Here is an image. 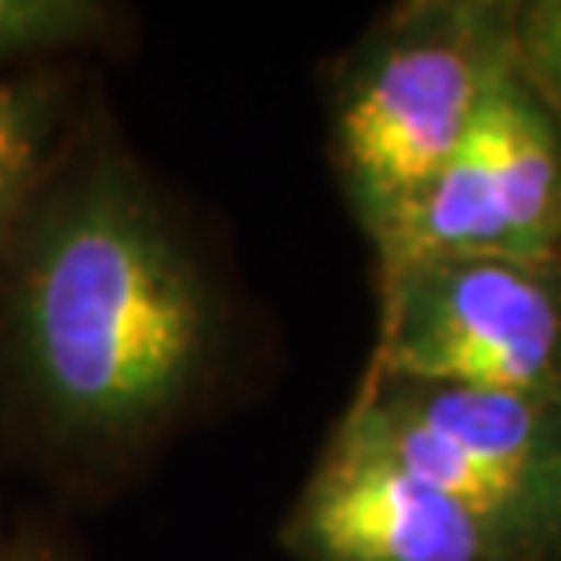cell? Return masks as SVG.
Returning a JSON list of instances; mask_svg holds the SVG:
<instances>
[{
	"label": "cell",
	"instance_id": "cell-9",
	"mask_svg": "<svg viewBox=\"0 0 561 561\" xmlns=\"http://www.w3.org/2000/svg\"><path fill=\"white\" fill-rule=\"evenodd\" d=\"M41 125L30 95L0 84V230L15 216L37 168Z\"/></svg>",
	"mask_w": 561,
	"mask_h": 561
},
{
	"label": "cell",
	"instance_id": "cell-2",
	"mask_svg": "<svg viewBox=\"0 0 561 561\" xmlns=\"http://www.w3.org/2000/svg\"><path fill=\"white\" fill-rule=\"evenodd\" d=\"M511 15L514 0H412L387 11L343 62L332 161L373 244L420 205L514 70Z\"/></svg>",
	"mask_w": 561,
	"mask_h": 561
},
{
	"label": "cell",
	"instance_id": "cell-10",
	"mask_svg": "<svg viewBox=\"0 0 561 561\" xmlns=\"http://www.w3.org/2000/svg\"><path fill=\"white\" fill-rule=\"evenodd\" d=\"M4 561H55L51 554L37 551V547H19V551H11Z\"/></svg>",
	"mask_w": 561,
	"mask_h": 561
},
{
	"label": "cell",
	"instance_id": "cell-8",
	"mask_svg": "<svg viewBox=\"0 0 561 561\" xmlns=\"http://www.w3.org/2000/svg\"><path fill=\"white\" fill-rule=\"evenodd\" d=\"M514 70L561 131V0H514Z\"/></svg>",
	"mask_w": 561,
	"mask_h": 561
},
{
	"label": "cell",
	"instance_id": "cell-4",
	"mask_svg": "<svg viewBox=\"0 0 561 561\" xmlns=\"http://www.w3.org/2000/svg\"><path fill=\"white\" fill-rule=\"evenodd\" d=\"M365 379L503 390L561 409V255H456L379 280Z\"/></svg>",
	"mask_w": 561,
	"mask_h": 561
},
{
	"label": "cell",
	"instance_id": "cell-3",
	"mask_svg": "<svg viewBox=\"0 0 561 561\" xmlns=\"http://www.w3.org/2000/svg\"><path fill=\"white\" fill-rule=\"evenodd\" d=\"M340 431L463 503L533 561H561V409L503 390L365 379Z\"/></svg>",
	"mask_w": 561,
	"mask_h": 561
},
{
	"label": "cell",
	"instance_id": "cell-5",
	"mask_svg": "<svg viewBox=\"0 0 561 561\" xmlns=\"http://www.w3.org/2000/svg\"><path fill=\"white\" fill-rule=\"evenodd\" d=\"M456 255H561V131L511 70L405 222L376 244L379 280Z\"/></svg>",
	"mask_w": 561,
	"mask_h": 561
},
{
	"label": "cell",
	"instance_id": "cell-6",
	"mask_svg": "<svg viewBox=\"0 0 561 561\" xmlns=\"http://www.w3.org/2000/svg\"><path fill=\"white\" fill-rule=\"evenodd\" d=\"M280 543L296 561H533L340 426L291 503Z\"/></svg>",
	"mask_w": 561,
	"mask_h": 561
},
{
	"label": "cell",
	"instance_id": "cell-7",
	"mask_svg": "<svg viewBox=\"0 0 561 561\" xmlns=\"http://www.w3.org/2000/svg\"><path fill=\"white\" fill-rule=\"evenodd\" d=\"M110 8L92 0H0V62L95 41Z\"/></svg>",
	"mask_w": 561,
	"mask_h": 561
},
{
	"label": "cell",
	"instance_id": "cell-1",
	"mask_svg": "<svg viewBox=\"0 0 561 561\" xmlns=\"http://www.w3.org/2000/svg\"><path fill=\"white\" fill-rule=\"evenodd\" d=\"M11 324L44 416L106 445L183 409L216 351L205 274L139 179L110 161L41 211Z\"/></svg>",
	"mask_w": 561,
	"mask_h": 561
}]
</instances>
